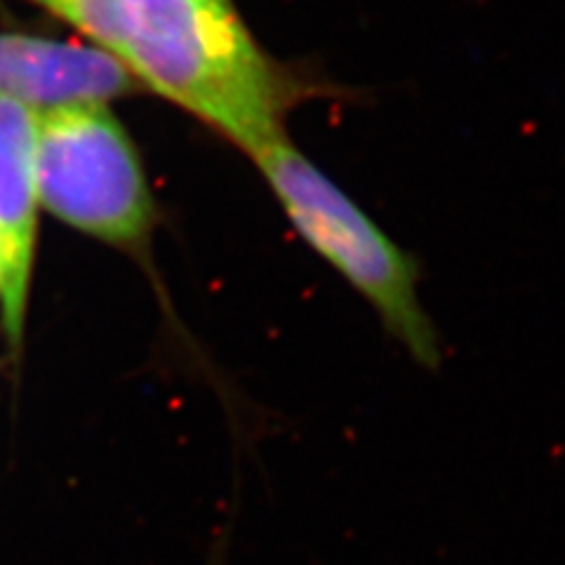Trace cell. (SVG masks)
<instances>
[{
	"instance_id": "1",
	"label": "cell",
	"mask_w": 565,
	"mask_h": 565,
	"mask_svg": "<svg viewBox=\"0 0 565 565\" xmlns=\"http://www.w3.org/2000/svg\"><path fill=\"white\" fill-rule=\"evenodd\" d=\"M156 95L255 156L323 87L259 45L232 0H122L111 50Z\"/></svg>"
},
{
	"instance_id": "2",
	"label": "cell",
	"mask_w": 565,
	"mask_h": 565,
	"mask_svg": "<svg viewBox=\"0 0 565 565\" xmlns=\"http://www.w3.org/2000/svg\"><path fill=\"white\" fill-rule=\"evenodd\" d=\"M253 161L297 236L365 299L413 361L438 367L444 353L419 297L417 259L288 137L255 153Z\"/></svg>"
},
{
	"instance_id": "3",
	"label": "cell",
	"mask_w": 565,
	"mask_h": 565,
	"mask_svg": "<svg viewBox=\"0 0 565 565\" xmlns=\"http://www.w3.org/2000/svg\"><path fill=\"white\" fill-rule=\"evenodd\" d=\"M33 170L52 215L118 247H145L153 196L135 145L106 104L35 111Z\"/></svg>"
},
{
	"instance_id": "4",
	"label": "cell",
	"mask_w": 565,
	"mask_h": 565,
	"mask_svg": "<svg viewBox=\"0 0 565 565\" xmlns=\"http://www.w3.org/2000/svg\"><path fill=\"white\" fill-rule=\"evenodd\" d=\"M135 87L130 71L102 47L0 33V99L43 111L64 104H106Z\"/></svg>"
},
{
	"instance_id": "5",
	"label": "cell",
	"mask_w": 565,
	"mask_h": 565,
	"mask_svg": "<svg viewBox=\"0 0 565 565\" xmlns=\"http://www.w3.org/2000/svg\"><path fill=\"white\" fill-rule=\"evenodd\" d=\"M35 111L0 99V311L8 342H22L35 250L39 189L33 170Z\"/></svg>"
},
{
	"instance_id": "6",
	"label": "cell",
	"mask_w": 565,
	"mask_h": 565,
	"mask_svg": "<svg viewBox=\"0 0 565 565\" xmlns=\"http://www.w3.org/2000/svg\"><path fill=\"white\" fill-rule=\"evenodd\" d=\"M111 52L120 39L122 0H35Z\"/></svg>"
}]
</instances>
